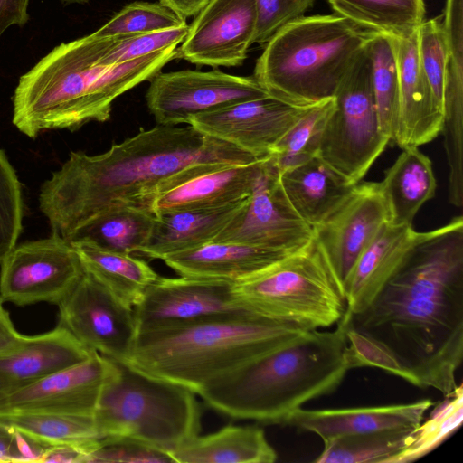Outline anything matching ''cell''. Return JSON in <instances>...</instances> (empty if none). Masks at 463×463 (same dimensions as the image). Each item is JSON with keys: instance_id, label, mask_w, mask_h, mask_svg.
Returning <instances> with one entry per match:
<instances>
[{"instance_id": "36", "label": "cell", "mask_w": 463, "mask_h": 463, "mask_svg": "<svg viewBox=\"0 0 463 463\" xmlns=\"http://www.w3.org/2000/svg\"><path fill=\"white\" fill-rule=\"evenodd\" d=\"M462 384L445 397L432 411L430 417L416 427L408 444L387 463H409L418 460L439 447L462 424Z\"/></svg>"}, {"instance_id": "39", "label": "cell", "mask_w": 463, "mask_h": 463, "mask_svg": "<svg viewBox=\"0 0 463 463\" xmlns=\"http://www.w3.org/2000/svg\"><path fill=\"white\" fill-rule=\"evenodd\" d=\"M418 52L433 99L443 112L448 50L439 19L424 20L420 25Z\"/></svg>"}, {"instance_id": "21", "label": "cell", "mask_w": 463, "mask_h": 463, "mask_svg": "<svg viewBox=\"0 0 463 463\" xmlns=\"http://www.w3.org/2000/svg\"><path fill=\"white\" fill-rule=\"evenodd\" d=\"M268 156L247 163H219L161 193L151 212L221 206L248 198Z\"/></svg>"}, {"instance_id": "7", "label": "cell", "mask_w": 463, "mask_h": 463, "mask_svg": "<svg viewBox=\"0 0 463 463\" xmlns=\"http://www.w3.org/2000/svg\"><path fill=\"white\" fill-rule=\"evenodd\" d=\"M111 361L114 369L93 414L101 439L129 438L168 454L199 434L201 411L194 392Z\"/></svg>"}, {"instance_id": "30", "label": "cell", "mask_w": 463, "mask_h": 463, "mask_svg": "<svg viewBox=\"0 0 463 463\" xmlns=\"http://www.w3.org/2000/svg\"><path fill=\"white\" fill-rule=\"evenodd\" d=\"M84 269L117 298L130 307L141 299L146 288L159 276L142 259L98 247L87 241H70Z\"/></svg>"}, {"instance_id": "9", "label": "cell", "mask_w": 463, "mask_h": 463, "mask_svg": "<svg viewBox=\"0 0 463 463\" xmlns=\"http://www.w3.org/2000/svg\"><path fill=\"white\" fill-rule=\"evenodd\" d=\"M318 156L352 184L362 181L390 140L380 129L365 52L340 83Z\"/></svg>"}, {"instance_id": "34", "label": "cell", "mask_w": 463, "mask_h": 463, "mask_svg": "<svg viewBox=\"0 0 463 463\" xmlns=\"http://www.w3.org/2000/svg\"><path fill=\"white\" fill-rule=\"evenodd\" d=\"M366 52L380 129L392 141L399 111V77L392 38L373 33Z\"/></svg>"}, {"instance_id": "19", "label": "cell", "mask_w": 463, "mask_h": 463, "mask_svg": "<svg viewBox=\"0 0 463 463\" xmlns=\"http://www.w3.org/2000/svg\"><path fill=\"white\" fill-rule=\"evenodd\" d=\"M392 41L399 77V111L392 142L402 149L419 147L440 134L443 112L433 99L420 66L418 31Z\"/></svg>"}, {"instance_id": "46", "label": "cell", "mask_w": 463, "mask_h": 463, "mask_svg": "<svg viewBox=\"0 0 463 463\" xmlns=\"http://www.w3.org/2000/svg\"><path fill=\"white\" fill-rule=\"evenodd\" d=\"M30 0H0V37L11 25H24L29 20Z\"/></svg>"}, {"instance_id": "11", "label": "cell", "mask_w": 463, "mask_h": 463, "mask_svg": "<svg viewBox=\"0 0 463 463\" xmlns=\"http://www.w3.org/2000/svg\"><path fill=\"white\" fill-rule=\"evenodd\" d=\"M268 95L253 76L184 70L156 74L146 100L157 125L177 126L195 115Z\"/></svg>"}, {"instance_id": "23", "label": "cell", "mask_w": 463, "mask_h": 463, "mask_svg": "<svg viewBox=\"0 0 463 463\" xmlns=\"http://www.w3.org/2000/svg\"><path fill=\"white\" fill-rule=\"evenodd\" d=\"M433 405L428 399L411 403L307 410L299 408L284 425L319 436L322 440L334 437L375 430L418 427L425 412Z\"/></svg>"}, {"instance_id": "49", "label": "cell", "mask_w": 463, "mask_h": 463, "mask_svg": "<svg viewBox=\"0 0 463 463\" xmlns=\"http://www.w3.org/2000/svg\"><path fill=\"white\" fill-rule=\"evenodd\" d=\"M64 4H85L90 0H61Z\"/></svg>"}, {"instance_id": "15", "label": "cell", "mask_w": 463, "mask_h": 463, "mask_svg": "<svg viewBox=\"0 0 463 463\" xmlns=\"http://www.w3.org/2000/svg\"><path fill=\"white\" fill-rule=\"evenodd\" d=\"M311 105L297 106L268 95L195 115L188 125L262 158L271 154Z\"/></svg>"}, {"instance_id": "18", "label": "cell", "mask_w": 463, "mask_h": 463, "mask_svg": "<svg viewBox=\"0 0 463 463\" xmlns=\"http://www.w3.org/2000/svg\"><path fill=\"white\" fill-rule=\"evenodd\" d=\"M114 369L111 359L96 352L86 360L0 398V411H43L94 414L99 394Z\"/></svg>"}, {"instance_id": "45", "label": "cell", "mask_w": 463, "mask_h": 463, "mask_svg": "<svg viewBox=\"0 0 463 463\" xmlns=\"http://www.w3.org/2000/svg\"><path fill=\"white\" fill-rule=\"evenodd\" d=\"M46 448L0 426V462H39Z\"/></svg>"}, {"instance_id": "4", "label": "cell", "mask_w": 463, "mask_h": 463, "mask_svg": "<svg viewBox=\"0 0 463 463\" xmlns=\"http://www.w3.org/2000/svg\"><path fill=\"white\" fill-rule=\"evenodd\" d=\"M346 311L330 331H307L202 387L196 394L235 419L284 425L315 398L334 392L349 371Z\"/></svg>"}, {"instance_id": "14", "label": "cell", "mask_w": 463, "mask_h": 463, "mask_svg": "<svg viewBox=\"0 0 463 463\" xmlns=\"http://www.w3.org/2000/svg\"><path fill=\"white\" fill-rule=\"evenodd\" d=\"M312 239L313 229L288 203L269 155L245 206L213 241L296 250Z\"/></svg>"}, {"instance_id": "2", "label": "cell", "mask_w": 463, "mask_h": 463, "mask_svg": "<svg viewBox=\"0 0 463 463\" xmlns=\"http://www.w3.org/2000/svg\"><path fill=\"white\" fill-rule=\"evenodd\" d=\"M257 159L190 125H157L113 144L102 154L71 152L42 184L39 208L52 233L68 240L83 223L111 208L152 213V202L160 188L192 165Z\"/></svg>"}, {"instance_id": "13", "label": "cell", "mask_w": 463, "mask_h": 463, "mask_svg": "<svg viewBox=\"0 0 463 463\" xmlns=\"http://www.w3.org/2000/svg\"><path fill=\"white\" fill-rule=\"evenodd\" d=\"M59 323L89 350L126 362L137 328L133 307L117 298L88 271L58 305Z\"/></svg>"}, {"instance_id": "33", "label": "cell", "mask_w": 463, "mask_h": 463, "mask_svg": "<svg viewBox=\"0 0 463 463\" xmlns=\"http://www.w3.org/2000/svg\"><path fill=\"white\" fill-rule=\"evenodd\" d=\"M414 429L347 434L323 440L316 463H387L409 442Z\"/></svg>"}, {"instance_id": "26", "label": "cell", "mask_w": 463, "mask_h": 463, "mask_svg": "<svg viewBox=\"0 0 463 463\" xmlns=\"http://www.w3.org/2000/svg\"><path fill=\"white\" fill-rule=\"evenodd\" d=\"M279 181L291 207L312 229L329 215L354 186L319 156L280 173Z\"/></svg>"}, {"instance_id": "20", "label": "cell", "mask_w": 463, "mask_h": 463, "mask_svg": "<svg viewBox=\"0 0 463 463\" xmlns=\"http://www.w3.org/2000/svg\"><path fill=\"white\" fill-rule=\"evenodd\" d=\"M427 232L385 222L358 256L344 280L347 312L364 309L404 262Z\"/></svg>"}, {"instance_id": "27", "label": "cell", "mask_w": 463, "mask_h": 463, "mask_svg": "<svg viewBox=\"0 0 463 463\" xmlns=\"http://www.w3.org/2000/svg\"><path fill=\"white\" fill-rule=\"evenodd\" d=\"M175 463H272L277 452L261 428L229 425L170 451Z\"/></svg>"}, {"instance_id": "38", "label": "cell", "mask_w": 463, "mask_h": 463, "mask_svg": "<svg viewBox=\"0 0 463 463\" xmlns=\"http://www.w3.org/2000/svg\"><path fill=\"white\" fill-rule=\"evenodd\" d=\"M188 30L185 26L155 33L128 34L102 38L103 62L118 65L151 53L175 48L180 44Z\"/></svg>"}, {"instance_id": "22", "label": "cell", "mask_w": 463, "mask_h": 463, "mask_svg": "<svg viewBox=\"0 0 463 463\" xmlns=\"http://www.w3.org/2000/svg\"><path fill=\"white\" fill-rule=\"evenodd\" d=\"M93 352L60 325L43 334L26 335L19 347L0 355V388L5 395L79 364Z\"/></svg>"}, {"instance_id": "5", "label": "cell", "mask_w": 463, "mask_h": 463, "mask_svg": "<svg viewBox=\"0 0 463 463\" xmlns=\"http://www.w3.org/2000/svg\"><path fill=\"white\" fill-rule=\"evenodd\" d=\"M305 332L254 312L213 317L138 333L126 363L196 393L215 378Z\"/></svg>"}, {"instance_id": "32", "label": "cell", "mask_w": 463, "mask_h": 463, "mask_svg": "<svg viewBox=\"0 0 463 463\" xmlns=\"http://www.w3.org/2000/svg\"><path fill=\"white\" fill-rule=\"evenodd\" d=\"M152 213L131 207L106 210L80 226L69 241H87L105 250L138 254L155 222Z\"/></svg>"}, {"instance_id": "12", "label": "cell", "mask_w": 463, "mask_h": 463, "mask_svg": "<svg viewBox=\"0 0 463 463\" xmlns=\"http://www.w3.org/2000/svg\"><path fill=\"white\" fill-rule=\"evenodd\" d=\"M234 285L218 279L159 276L133 307L137 334L213 317L254 312L239 298Z\"/></svg>"}, {"instance_id": "8", "label": "cell", "mask_w": 463, "mask_h": 463, "mask_svg": "<svg viewBox=\"0 0 463 463\" xmlns=\"http://www.w3.org/2000/svg\"><path fill=\"white\" fill-rule=\"evenodd\" d=\"M234 289L255 313L306 331L335 325L347 310L343 282L314 238Z\"/></svg>"}, {"instance_id": "6", "label": "cell", "mask_w": 463, "mask_h": 463, "mask_svg": "<svg viewBox=\"0 0 463 463\" xmlns=\"http://www.w3.org/2000/svg\"><path fill=\"white\" fill-rule=\"evenodd\" d=\"M373 34L337 14L303 15L268 40L253 77L269 95L293 105L332 98Z\"/></svg>"}, {"instance_id": "37", "label": "cell", "mask_w": 463, "mask_h": 463, "mask_svg": "<svg viewBox=\"0 0 463 463\" xmlns=\"http://www.w3.org/2000/svg\"><path fill=\"white\" fill-rule=\"evenodd\" d=\"M185 25V19L160 3L136 1L125 5L93 34L97 37H115L155 33Z\"/></svg>"}, {"instance_id": "1", "label": "cell", "mask_w": 463, "mask_h": 463, "mask_svg": "<svg viewBox=\"0 0 463 463\" xmlns=\"http://www.w3.org/2000/svg\"><path fill=\"white\" fill-rule=\"evenodd\" d=\"M350 327L381 344L402 379L450 395L463 358V217L427 232Z\"/></svg>"}, {"instance_id": "35", "label": "cell", "mask_w": 463, "mask_h": 463, "mask_svg": "<svg viewBox=\"0 0 463 463\" xmlns=\"http://www.w3.org/2000/svg\"><path fill=\"white\" fill-rule=\"evenodd\" d=\"M335 107L334 97L312 104L279 140L270 154L279 174L318 156L323 132Z\"/></svg>"}, {"instance_id": "31", "label": "cell", "mask_w": 463, "mask_h": 463, "mask_svg": "<svg viewBox=\"0 0 463 463\" xmlns=\"http://www.w3.org/2000/svg\"><path fill=\"white\" fill-rule=\"evenodd\" d=\"M335 14L357 27L394 39L416 33L424 21V0H328Z\"/></svg>"}, {"instance_id": "40", "label": "cell", "mask_w": 463, "mask_h": 463, "mask_svg": "<svg viewBox=\"0 0 463 463\" xmlns=\"http://www.w3.org/2000/svg\"><path fill=\"white\" fill-rule=\"evenodd\" d=\"M23 215L21 184L6 155L0 149V262L17 243Z\"/></svg>"}, {"instance_id": "24", "label": "cell", "mask_w": 463, "mask_h": 463, "mask_svg": "<svg viewBox=\"0 0 463 463\" xmlns=\"http://www.w3.org/2000/svg\"><path fill=\"white\" fill-rule=\"evenodd\" d=\"M248 198L221 206L156 214L151 234L137 255L163 260L213 241L242 210Z\"/></svg>"}, {"instance_id": "41", "label": "cell", "mask_w": 463, "mask_h": 463, "mask_svg": "<svg viewBox=\"0 0 463 463\" xmlns=\"http://www.w3.org/2000/svg\"><path fill=\"white\" fill-rule=\"evenodd\" d=\"M165 463L174 462L165 451L125 437H106L99 440L86 463Z\"/></svg>"}, {"instance_id": "44", "label": "cell", "mask_w": 463, "mask_h": 463, "mask_svg": "<svg viewBox=\"0 0 463 463\" xmlns=\"http://www.w3.org/2000/svg\"><path fill=\"white\" fill-rule=\"evenodd\" d=\"M440 22L448 50L446 78L463 80V0H446Z\"/></svg>"}, {"instance_id": "3", "label": "cell", "mask_w": 463, "mask_h": 463, "mask_svg": "<svg viewBox=\"0 0 463 463\" xmlns=\"http://www.w3.org/2000/svg\"><path fill=\"white\" fill-rule=\"evenodd\" d=\"M101 57L102 39L93 33L51 51L20 77L13 97L14 127L35 138L46 130L74 131L105 122L117 98L150 80L179 51L170 48L118 65Z\"/></svg>"}, {"instance_id": "16", "label": "cell", "mask_w": 463, "mask_h": 463, "mask_svg": "<svg viewBox=\"0 0 463 463\" xmlns=\"http://www.w3.org/2000/svg\"><path fill=\"white\" fill-rule=\"evenodd\" d=\"M257 21L255 0H209L188 25L179 57L197 65L240 66L254 43Z\"/></svg>"}, {"instance_id": "42", "label": "cell", "mask_w": 463, "mask_h": 463, "mask_svg": "<svg viewBox=\"0 0 463 463\" xmlns=\"http://www.w3.org/2000/svg\"><path fill=\"white\" fill-rule=\"evenodd\" d=\"M316 0H255L258 21L254 43L265 44L288 23L303 16Z\"/></svg>"}, {"instance_id": "50", "label": "cell", "mask_w": 463, "mask_h": 463, "mask_svg": "<svg viewBox=\"0 0 463 463\" xmlns=\"http://www.w3.org/2000/svg\"><path fill=\"white\" fill-rule=\"evenodd\" d=\"M2 396H4V392H3V391H2V390H1V388H0V398H1Z\"/></svg>"}, {"instance_id": "28", "label": "cell", "mask_w": 463, "mask_h": 463, "mask_svg": "<svg viewBox=\"0 0 463 463\" xmlns=\"http://www.w3.org/2000/svg\"><path fill=\"white\" fill-rule=\"evenodd\" d=\"M389 222L412 225L420 207L435 195L437 182L430 159L419 147H407L380 182Z\"/></svg>"}, {"instance_id": "17", "label": "cell", "mask_w": 463, "mask_h": 463, "mask_svg": "<svg viewBox=\"0 0 463 463\" xmlns=\"http://www.w3.org/2000/svg\"><path fill=\"white\" fill-rule=\"evenodd\" d=\"M387 222L389 213L380 183L360 181L313 227V238L344 283L358 256Z\"/></svg>"}, {"instance_id": "47", "label": "cell", "mask_w": 463, "mask_h": 463, "mask_svg": "<svg viewBox=\"0 0 463 463\" xmlns=\"http://www.w3.org/2000/svg\"><path fill=\"white\" fill-rule=\"evenodd\" d=\"M25 338L26 335L17 331L11 320L10 314L0 300V355L19 347Z\"/></svg>"}, {"instance_id": "25", "label": "cell", "mask_w": 463, "mask_h": 463, "mask_svg": "<svg viewBox=\"0 0 463 463\" xmlns=\"http://www.w3.org/2000/svg\"><path fill=\"white\" fill-rule=\"evenodd\" d=\"M296 250L211 241L171 254L162 260L180 276L238 282L267 269Z\"/></svg>"}, {"instance_id": "10", "label": "cell", "mask_w": 463, "mask_h": 463, "mask_svg": "<svg viewBox=\"0 0 463 463\" xmlns=\"http://www.w3.org/2000/svg\"><path fill=\"white\" fill-rule=\"evenodd\" d=\"M0 300L19 307L58 306L85 269L73 245L52 234L16 244L0 262Z\"/></svg>"}, {"instance_id": "43", "label": "cell", "mask_w": 463, "mask_h": 463, "mask_svg": "<svg viewBox=\"0 0 463 463\" xmlns=\"http://www.w3.org/2000/svg\"><path fill=\"white\" fill-rule=\"evenodd\" d=\"M346 361L350 369L373 366L402 378V372L393 356L378 342L355 331L347 330Z\"/></svg>"}, {"instance_id": "48", "label": "cell", "mask_w": 463, "mask_h": 463, "mask_svg": "<svg viewBox=\"0 0 463 463\" xmlns=\"http://www.w3.org/2000/svg\"><path fill=\"white\" fill-rule=\"evenodd\" d=\"M209 0H159V3L166 6L184 19L195 16Z\"/></svg>"}, {"instance_id": "29", "label": "cell", "mask_w": 463, "mask_h": 463, "mask_svg": "<svg viewBox=\"0 0 463 463\" xmlns=\"http://www.w3.org/2000/svg\"><path fill=\"white\" fill-rule=\"evenodd\" d=\"M0 426L45 448L71 445L87 448L92 452L101 439L92 415L3 410L0 411Z\"/></svg>"}]
</instances>
